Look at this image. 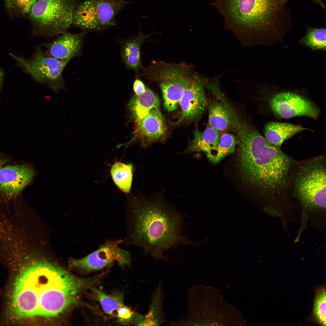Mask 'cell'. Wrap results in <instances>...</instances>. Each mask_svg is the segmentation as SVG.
Segmentation results:
<instances>
[{"label":"cell","mask_w":326,"mask_h":326,"mask_svg":"<svg viewBox=\"0 0 326 326\" xmlns=\"http://www.w3.org/2000/svg\"><path fill=\"white\" fill-rule=\"evenodd\" d=\"M195 73L193 66L185 63H168L154 61L143 68L141 75L148 80L159 84L164 107L168 111L171 112L177 109Z\"/></svg>","instance_id":"8992f818"},{"label":"cell","mask_w":326,"mask_h":326,"mask_svg":"<svg viewBox=\"0 0 326 326\" xmlns=\"http://www.w3.org/2000/svg\"><path fill=\"white\" fill-rule=\"evenodd\" d=\"M149 36V34L145 35L140 31L136 37L122 42L121 57L127 69L134 70L137 73L142 67L141 60L140 47Z\"/></svg>","instance_id":"e0dca14e"},{"label":"cell","mask_w":326,"mask_h":326,"mask_svg":"<svg viewBox=\"0 0 326 326\" xmlns=\"http://www.w3.org/2000/svg\"><path fill=\"white\" fill-rule=\"evenodd\" d=\"M280 147L262 136L251 145L237 148V167L242 180L249 187L270 200L271 206L290 186L292 160Z\"/></svg>","instance_id":"3957f363"},{"label":"cell","mask_w":326,"mask_h":326,"mask_svg":"<svg viewBox=\"0 0 326 326\" xmlns=\"http://www.w3.org/2000/svg\"><path fill=\"white\" fill-rule=\"evenodd\" d=\"M310 129L302 126L287 123L270 121L264 126V137L270 144L280 147L286 140L305 130Z\"/></svg>","instance_id":"2e32d148"},{"label":"cell","mask_w":326,"mask_h":326,"mask_svg":"<svg viewBox=\"0 0 326 326\" xmlns=\"http://www.w3.org/2000/svg\"><path fill=\"white\" fill-rule=\"evenodd\" d=\"M130 2L124 0H96V9L100 31L116 25L115 17Z\"/></svg>","instance_id":"44dd1931"},{"label":"cell","mask_w":326,"mask_h":326,"mask_svg":"<svg viewBox=\"0 0 326 326\" xmlns=\"http://www.w3.org/2000/svg\"><path fill=\"white\" fill-rule=\"evenodd\" d=\"M37 0H12L14 4L24 14H28L32 6Z\"/></svg>","instance_id":"83f0119b"},{"label":"cell","mask_w":326,"mask_h":326,"mask_svg":"<svg viewBox=\"0 0 326 326\" xmlns=\"http://www.w3.org/2000/svg\"><path fill=\"white\" fill-rule=\"evenodd\" d=\"M96 1V0H81L74 11L72 25L82 31H100Z\"/></svg>","instance_id":"9a60e30c"},{"label":"cell","mask_w":326,"mask_h":326,"mask_svg":"<svg viewBox=\"0 0 326 326\" xmlns=\"http://www.w3.org/2000/svg\"><path fill=\"white\" fill-rule=\"evenodd\" d=\"M37 174L35 168L29 163L4 166L0 170V201L8 202L17 198Z\"/></svg>","instance_id":"8fae6325"},{"label":"cell","mask_w":326,"mask_h":326,"mask_svg":"<svg viewBox=\"0 0 326 326\" xmlns=\"http://www.w3.org/2000/svg\"><path fill=\"white\" fill-rule=\"evenodd\" d=\"M10 54L15 60L16 65L36 82L46 85L55 92L65 89L62 74L68 62L49 56L41 46H37L32 56L28 59Z\"/></svg>","instance_id":"ba28073f"},{"label":"cell","mask_w":326,"mask_h":326,"mask_svg":"<svg viewBox=\"0 0 326 326\" xmlns=\"http://www.w3.org/2000/svg\"><path fill=\"white\" fill-rule=\"evenodd\" d=\"M136 77L133 83V87L135 95H139L145 91L146 86L140 79Z\"/></svg>","instance_id":"f1b7e54d"},{"label":"cell","mask_w":326,"mask_h":326,"mask_svg":"<svg viewBox=\"0 0 326 326\" xmlns=\"http://www.w3.org/2000/svg\"><path fill=\"white\" fill-rule=\"evenodd\" d=\"M4 74V70L0 68V93L3 85Z\"/></svg>","instance_id":"4dcf8cb0"},{"label":"cell","mask_w":326,"mask_h":326,"mask_svg":"<svg viewBox=\"0 0 326 326\" xmlns=\"http://www.w3.org/2000/svg\"><path fill=\"white\" fill-rule=\"evenodd\" d=\"M204 83L203 79L195 73L180 101L181 113L174 124L196 120L204 112L208 103L204 91Z\"/></svg>","instance_id":"7c38bea8"},{"label":"cell","mask_w":326,"mask_h":326,"mask_svg":"<svg viewBox=\"0 0 326 326\" xmlns=\"http://www.w3.org/2000/svg\"><path fill=\"white\" fill-rule=\"evenodd\" d=\"M27 263L15 281L11 307L17 317H49L60 314L89 287L82 279L47 261L26 259Z\"/></svg>","instance_id":"6da1fadb"},{"label":"cell","mask_w":326,"mask_h":326,"mask_svg":"<svg viewBox=\"0 0 326 326\" xmlns=\"http://www.w3.org/2000/svg\"><path fill=\"white\" fill-rule=\"evenodd\" d=\"M158 97L146 86L145 91L139 95H135L128 104L133 117L137 122L142 120L153 109L159 107Z\"/></svg>","instance_id":"d6986e66"},{"label":"cell","mask_w":326,"mask_h":326,"mask_svg":"<svg viewBox=\"0 0 326 326\" xmlns=\"http://www.w3.org/2000/svg\"><path fill=\"white\" fill-rule=\"evenodd\" d=\"M133 167L130 164L115 162L110 169L112 178L117 186L126 193L130 192L133 179Z\"/></svg>","instance_id":"d4e9b609"},{"label":"cell","mask_w":326,"mask_h":326,"mask_svg":"<svg viewBox=\"0 0 326 326\" xmlns=\"http://www.w3.org/2000/svg\"><path fill=\"white\" fill-rule=\"evenodd\" d=\"M271 112L277 117L285 119L304 116L316 119L319 109L302 94L290 91H280L272 93L267 99Z\"/></svg>","instance_id":"30bf717a"},{"label":"cell","mask_w":326,"mask_h":326,"mask_svg":"<svg viewBox=\"0 0 326 326\" xmlns=\"http://www.w3.org/2000/svg\"><path fill=\"white\" fill-rule=\"evenodd\" d=\"M123 241L107 240L96 250L84 257L71 260L70 265L88 272L103 270L115 263L122 267L129 266L131 261L130 253L120 246Z\"/></svg>","instance_id":"9c48e42d"},{"label":"cell","mask_w":326,"mask_h":326,"mask_svg":"<svg viewBox=\"0 0 326 326\" xmlns=\"http://www.w3.org/2000/svg\"><path fill=\"white\" fill-rule=\"evenodd\" d=\"M162 281V279L161 280L154 288L148 312L144 316L141 326H159L166 322L163 308L165 293Z\"/></svg>","instance_id":"ac0fdd59"},{"label":"cell","mask_w":326,"mask_h":326,"mask_svg":"<svg viewBox=\"0 0 326 326\" xmlns=\"http://www.w3.org/2000/svg\"><path fill=\"white\" fill-rule=\"evenodd\" d=\"M292 164L290 182L302 208L300 228L304 229L308 214L325 210V158L318 156Z\"/></svg>","instance_id":"5b68a950"},{"label":"cell","mask_w":326,"mask_h":326,"mask_svg":"<svg viewBox=\"0 0 326 326\" xmlns=\"http://www.w3.org/2000/svg\"><path fill=\"white\" fill-rule=\"evenodd\" d=\"M326 30L325 28H314L306 27L305 34L299 43L313 50L326 49Z\"/></svg>","instance_id":"484cf974"},{"label":"cell","mask_w":326,"mask_h":326,"mask_svg":"<svg viewBox=\"0 0 326 326\" xmlns=\"http://www.w3.org/2000/svg\"><path fill=\"white\" fill-rule=\"evenodd\" d=\"M87 31L73 34L64 33L57 36L53 41L43 44L45 53L60 60L69 62L81 53Z\"/></svg>","instance_id":"4fadbf2b"},{"label":"cell","mask_w":326,"mask_h":326,"mask_svg":"<svg viewBox=\"0 0 326 326\" xmlns=\"http://www.w3.org/2000/svg\"><path fill=\"white\" fill-rule=\"evenodd\" d=\"M319 4L322 7L324 8V5L322 2V0H313Z\"/></svg>","instance_id":"1f68e13d"},{"label":"cell","mask_w":326,"mask_h":326,"mask_svg":"<svg viewBox=\"0 0 326 326\" xmlns=\"http://www.w3.org/2000/svg\"><path fill=\"white\" fill-rule=\"evenodd\" d=\"M290 0H216V5L229 27L280 39L289 29Z\"/></svg>","instance_id":"277c9868"},{"label":"cell","mask_w":326,"mask_h":326,"mask_svg":"<svg viewBox=\"0 0 326 326\" xmlns=\"http://www.w3.org/2000/svg\"><path fill=\"white\" fill-rule=\"evenodd\" d=\"M91 297L98 302L104 312L114 318L117 311L123 302V295L121 292L108 294L95 286L91 289Z\"/></svg>","instance_id":"7402d4cb"},{"label":"cell","mask_w":326,"mask_h":326,"mask_svg":"<svg viewBox=\"0 0 326 326\" xmlns=\"http://www.w3.org/2000/svg\"><path fill=\"white\" fill-rule=\"evenodd\" d=\"M8 159L7 157L0 154V170L7 163Z\"/></svg>","instance_id":"f546056e"},{"label":"cell","mask_w":326,"mask_h":326,"mask_svg":"<svg viewBox=\"0 0 326 326\" xmlns=\"http://www.w3.org/2000/svg\"><path fill=\"white\" fill-rule=\"evenodd\" d=\"M216 99L213 101L208 106L207 125L221 132L231 129L230 120L225 108L219 101Z\"/></svg>","instance_id":"cb8c5ba5"},{"label":"cell","mask_w":326,"mask_h":326,"mask_svg":"<svg viewBox=\"0 0 326 326\" xmlns=\"http://www.w3.org/2000/svg\"><path fill=\"white\" fill-rule=\"evenodd\" d=\"M137 131L144 146L162 140L167 133L165 117L159 107L152 109L138 122Z\"/></svg>","instance_id":"5bb4252c"},{"label":"cell","mask_w":326,"mask_h":326,"mask_svg":"<svg viewBox=\"0 0 326 326\" xmlns=\"http://www.w3.org/2000/svg\"><path fill=\"white\" fill-rule=\"evenodd\" d=\"M326 289L324 287L317 291L314 299L313 308L314 318L322 326H326Z\"/></svg>","instance_id":"4316f807"},{"label":"cell","mask_w":326,"mask_h":326,"mask_svg":"<svg viewBox=\"0 0 326 326\" xmlns=\"http://www.w3.org/2000/svg\"><path fill=\"white\" fill-rule=\"evenodd\" d=\"M126 210L124 241L128 245L142 248L155 259L167 261L165 251L178 245L194 243L183 234L184 215L161 196L132 197Z\"/></svg>","instance_id":"7a4b0ae2"},{"label":"cell","mask_w":326,"mask_h":326,"mask_svg":"<svg viewBox=\"0 0 326 326\" xmlns=\"http://www.w3.org/2000/svg\"><path fill=\"white\" fill-rule=\"evenodd\" d=\"M221 135L220 132L208 125L203 132L197 128L194 133L193 139L189 143L187 148L182 153L199 152L206 153L216 147Z\"/></svg>","instance_id":"ffe728a7"},{"label":"cell","mask_w":326,"mask_h":326,"mask_svg":"<svg viewBox=\"0 0 326 326\" xmlns=\"http://www.w3.org/2000/svg\"><path fill=\"white\" fill-rule=\"evenodd\" d=\"M238 141L235 135L225 133L221 135L216 147L205 153L210 162L216 164L228 155L234 153Z\"/></svg>","instance_id":"603a6c76"},{"label":"cell","mask_w":326,"mask_h":326,"mask_svg":"<svg viewBox=\"0 0 326 326\" xmlns=\"http://www.w3.org/2000/svg\"><path fill=\"white\" fill-rule=\"evenodd\" d=\"M81 0H37L28 14L32 36L51 37L67 32Z\"/></svg>","instance_id":"52a82bcc"}]
</instances>
